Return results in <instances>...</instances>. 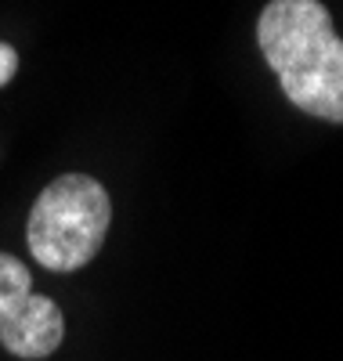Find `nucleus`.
Listing matches in <instances>:
<instances>
[{
	"label": "nucleus",
	"instance_id": "1",
	"mask_svg": "<svg viewBox=\"0 0 343 361\" xmlns=\"http://www.w3.org/2000/svg\"><path fill=\"white\" fill-rule=\"evenodd\" d=\"M257 47L300 112L343 123V40L322 0H271L257 18Z\"/></svg>",
	"mask_w": 343,
	"mask_h": 361
},
{
	"label": "nucleus",
	"instance_id": "2",
	"mask_svg": "<svg viewBox=\"0 0 343 361\" xmlns=\"http://www.w3.org/2000/svg\"><path fill=\"white\" fill-rule=\"evenodd\" d=\"M112 199L90 173H61L37 195L25 221L29 257L40 267L69 275L95 260L109 238Z\"/></svg>",
	"mask_w": 343,
	"mask_h": 361
},
{
	"label": "nucleus",
	"instance_id": "3",
	"mask_svg": "<svg viewBox=\"0 0 343 361\" xmlns=\"http://www.w3.org/2000/svg\"><path fill=\"white\" fill-rule=\"evenodd\" d=\"M66 340V318L51 296L33 293L29 267L0 253V343L22 361H44Z\"/></svg>",
	"mask_w": 343,
	"mask_h": 361
},
{
	"label": "nucleus",
	"instance_id": "4",
	"mask_svg": "<svg viewBox=\"0 0 343 361\" xmlns=\"http://www.w3.org/2000/svg\"><path fill=\"white\" fill-rule=\"evenodd\" d=\"M18 73V51L11 44H0V87H8Z\"/></svg>",
	"mask_w": 343,
	"mask_h": 361
}]
</instances>
